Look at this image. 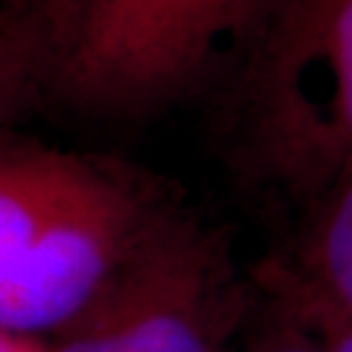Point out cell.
Returning <instances> with one entry per match:
<instances>
[{"instance_id":"obj_1","label":"cell","mask_w":352,"mask_h":352,"mask_svg":"<svg viewBox=\"0 0 352 352\" xmlns=\"http://www.w3.org/2000/svg\"><path fill=\"white\" fill-rule=\"evenodd\" d=\"M170 206L123 164L0 146V331L68 324Z\"/></svg>"},{"instance_id":"obj_2","label":"cell","mask_w":352,"mask_h":352,"mask_svg":"<svg viewBox=\"0 0 352 352\" xmlns=\"http://www.w3.org/2000/svg\"><path fill=\"white\" fill-rule=\"evenodd\" d=\"M240 60L243 167L305 209L352 164V0H266Z\"/></svg>"},{"instance_id":"obj_3","label":"cell","mask_w":352,"mask_h":352,"mask_svg":"<svg viewBox=\"0 0 352 352\" xmlns=\"http://www.w3.org/2000/svg\"><path fill=\"white\" fill-rule=\"evenodd\" d=\"M266 0H37L34 68L81 110L139 115L243 52Z\"/></svg>"},{"instance_id":"obj_4","label":"cell","mask_w":352,"mask_h":352,"mask_svg":"<svg viewBox=\"0 0 352 352\" xmlns=\"http://www.w3.org/2000/svg\"><path fill=\"white\" fill-rule=\"evenodd\" d=\"M253 302L225 235L170 206L47 352H232Z\"/></svg>"},{"instance_id":"obj_5","label":"cell","mask_w":352,"mask_h":352,"mask_svg":"<svg viewBox=\"0 0 352 352\" xmlns=\"http://www.w3.org/2000/svg\"><path fill=\"white\" fill-rule=\"evenodd\" d=\"M302 212L292 243L256 269L253 292L302 327L352 324V164Z\"/></svg>"},{"instance_id":"obj_6","label":"cell","mask_w":352,"mask_h":352,"mask_svg":"<svg viewBox=\"0 0 352 352\" xmlns=\"http://www.w3.org/2000/svg\"><path fill=\"white\" fill-rule=\"evenodd\" d=\"M29 68H34V60L26 34H13L0 26V113L13 102Z\"/></svg>"},{"instance_id":"obj_7","label":"cell","mask_w":352,"mask_h":352,"mask_svg":"<svg viewBox=\"0 0 352 352\" xmlns=\"http://www.w3.org/2000/svg\"><path fill=\"white\" fill-rule=\"evenodd\" d=\"M314 331L316 340L321 342L324 352H352V324H340V321H318L305 327Z\"/></svg>"},{"instance_id":"obj_8","label":"cell","mask_w":352,"mask_h":352,"mask_svg":"<svg viewBox=\"0 0 352 352\" xmlns=\"http://www.w3.org/2000/svg\"><path fill=\"white\" fill-rule=\"evenodd\" d=\"M0 352H47V344H42L37 337L0 331Z\"/></svg>"}]
</instances>
